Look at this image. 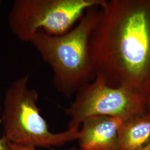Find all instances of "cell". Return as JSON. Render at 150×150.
Returning a JSON list of instances; mask_svg holds the SVG:
<instances>
[{
    "label": "cell",
    "instance_id": "cell-13",
    "mask_svg": "<svg viewBox=\"0 0 150 150\" xmlns=\"http://www.w3.org/2000/svg\"><path fill=\"white\" fill-rule=\"evenodd\" d=\"M1 1H0V5H1Z\"/></svg>",
    "mask_w": 150,
    "mask_h": 150
},
{
    "label": "cell",
    "instance_id": "cell-11",
    "mask_svg": "<svg viewBox=\"0 0 150 150\" xmlns=\"http://www.w3.org/2000/svg\"><path fill=\"white\" fill-rule=\"evenodd\" d=\"M141 150H150V144L148 146H147L146 147H145V148H144Z\"/></svg>",
    "mask_w": 150,
    "mask_h": 150
},
{
    "label": "cell",
    "instance_id": "cell-2",
    "mask_svg": "<svg viewBox=\"0 0 150 150\" xmlns=\"http://www.w3.org/2000/svg\"><path fill=\"white\" fill-rule=\"evenodd\" d=\"M100 6L87 9L67 33L51 36L40 30L30 41L52 69L55 88L67 98L95 79L89 41L99 18Z\"/></svg>",
    "mask_w": 150,
    "mask_h": 150
},
{
    "label": "cell",
    "instance_id": "cell-5",
    "mask_svg": "<svg viewBox=\"0 0 150 150\" xmlns=\"http://www.w3.org/2000/svg\"><path fill=\"white\" fill-rule=\"evenodd\" d=\"M75 100L65 109L69 129H79L83 121L105 116L123 121L148 112L147 99L124 87H113L95 79L76 92Z\"/></svg>",
    "mask_w": 150,
    "mask_h": 150
},
{
    "label": "cell",
    "instance_id": "cell-8",
    "mask_svg": "<svg viewBox=\"0 0 150 150\" xmlns=\"http://www.w3.org/2000/svg\"><path fill=\"white\" fill-rule=\"evenodd\" d=\"M9 146H10V150H37L36 149V147H34L17 145V144L10 143V142H9ZM51 150H54L52 149Z\"/></svg>",
    "mask_w": 150,
    "mask_h": 150
},
{
    "label": "cell",
    "instance_id": "cell-1",
    "mask_svg": "<svg viewBox=\"0 0 150 150\" xmlns=\"http://www.w3.org/2000/svg\"><path fill=\"white\" fill-rule=\"evenodd\" d=\"M95 79L150 96V0H104L91 33Z\"/></svg>",
    "mask_w": 150,
    "mask_h": 150
},
{
    "label": "cell",
    "instance_id": "cell-4",
    "mask_svg": "<svg viewBox=\"0 0 150 150\" xmlns=\"http://www.w3.org/2000/svg\"><path fill=\"white\" fill-rule=\"evenodd\" d=\"M104 0H15L8 16V26L19 40L29 42L38 31L51 36L70 31L86 10Z\"/></svg>",
    "mask_w": 150,
    "mask_h": 150
},
{
    "label": "cell",
    "instance_id": "cell-9",
    "mask_svg": "<svg viewBox=\"0 0 150 150\" xmlns=\"http://www.w3.org/2000/svg\"><path fill=\"white\" fill-rule=\"evenodd\" d=\"M0 150H10L9 142L4 137L0 139Z\"/></svg>",
    "mask_w": 150,
    "mask_h": 150
},
{
    "label": "cell",
    "instance_id": "cell-3",
    "mask_svg": "<svg viewBox=\"0 0 150 150\" xmlns=\"http://www.w3.org/2000/svg\"><path fill=\"white\" fill-rule=\"evenodd\" d=\"M29 76H21L8 87L1 121L4 136L12 144L34 147L61 146L77 139L79 129L53 133L37 106L38 93L28 86Z\"/></svg>",
    "mask_w": 150,
    "mask_h": 150
},
{
    "label": "cell",
    "instance_id": "cell-7",
    "mask_svg": "<svg viewBox=\"0 0 150 150\" xmlns=\"http://www.w3.org/2000/svg\"><path fill=\"white\" fill-rule=\"evenodd\" d=\"M120 150H141L150 144V113L123 121L118 132Z\"/></svg>",
    "mask_w": 150,
    "mask_h": 150
},
{
    "label": "cell",
    "instance_id": "cell-10",
    "mask_svg": "<svg viewBox=\"0 0 150 150\" xmlns=\"http://www.w3.org/2000/svg\"><path fill=\"white\" fill-rule=\"evenodd\" d=\"M147 102L148 111H149V112L150 113V96L148 97V98L147 100Z\"/></svg>",
    "mask_w": 150,
    "mask_h": 150
},
{
    "label": "cell",
    "instance_id": "cell-6",
    "mask_svg": "<svg viewBox=\"0 0 150 150\" xmlns=\"http://www.w3.org/2000/svg\"><path fill=\"white\" fill-rule=\"evenodd\" d=\"M123 122L120 118L92 116L83 121L77 139L81 150H120L119 129Z\"/></svg>",
    "mask_w": 150,
    "mask_h": 150
},
{
    "label": "cell",
    "instance_id": "cell-12",
    "mask_svg": "<svg viewBox=\"0 0 150 150\" xmlns=\"http://www.w3.org/2000/svg\"><path fill=\"white\" fill-rule=\"evenodd\" d=\"M70 150H81L80 149V150H77V149H71Z\"/></svg>",
    "mask_w": 150,
    "mask_h": 150
}]
</instances>
